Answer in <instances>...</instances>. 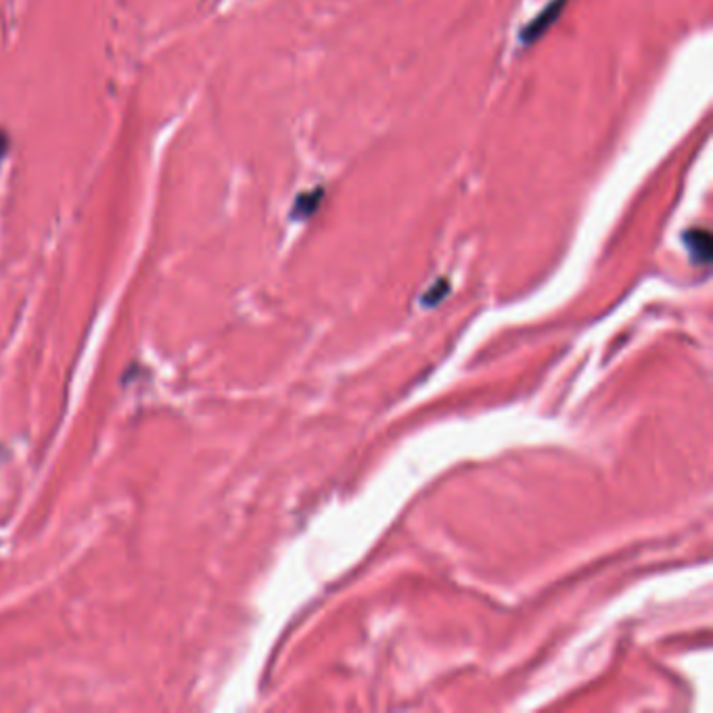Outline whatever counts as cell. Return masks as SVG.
<instances>
[{"instance_id": "1", "label": "cell", "mask_w": 713, "mask_h": 713, "mask_svg": "<svg viewBox=\"0 0 713 713\" xmlns=\"http://www.w3.org/2000/svg\"><path fill=\"white\" fill-rule=\"evenodd\" d=\"M565 5H567V0H552V3H550L544 11H540V13L536 15V19H531V23H527V25L523 28V32H521V42H523V44H534L536 40H540V38L554 25V21L558 19V15L563 13Z\"/></svg>"}, {"instance_id": "2", "label": "cell", "mask_w": 713, "mask_h": 713, "mask_svg": "<svg viewBox=\"0 0 713 713\" xmlns=\"http://www.w3.org/2000/svg\"><path fill=\"white\" fill-rule=\"evenodd\" d=\"M684 243L696 264H707L711 258V234L703 228L688 230L684 234Z\"/></svg>"}, {"instance_id": "3", "label": "cell", "mask_w": 713, "mask_h": 713, "mask_svg": "<svg viewBox=\"0 0 713 713\" xmlns=\"http://www.w3.org/2000/svg\"><path fill=\"white\" fill-rule=\"evenodd\" d=\"M325 195V188H314V190H308L303 193L295 199V206H293V218L301 220V218H308L312 216L318 206H320V199Z\"/></svg>"}, {"instance_id": "4", "label": "cell", "mask_w": 713, "mask_h": 713, "mask_svg": "<svg viewBox=\"0 0 713 713\" xmlns=\"http://www.w3.org/2000/svg\"><path fill=\"white\" fill-rule=\"evenodd\" d=\"M446 291H448V283H446V281H439V283H437V285H435V287H433V289H431L427 295H433V297H437V299H439L441 295H446ZM433 297H429L425 303H431V299H433Z\"/></svg>"}, {"instance_id": "5", "label": "cell", "mask_w": 713, "mask_h": 713, "mask_svg": "<svg viewBox=\"0 0 713 713\" xmlns=\"http://www.w3.org/2000/svg\"><path fill=\"white\" fill-rule=\"evenodd\" d=\"M7 146H9L7 134H5V132H0V155H5V153H7Z\"/></svg>"}]
</instances>
